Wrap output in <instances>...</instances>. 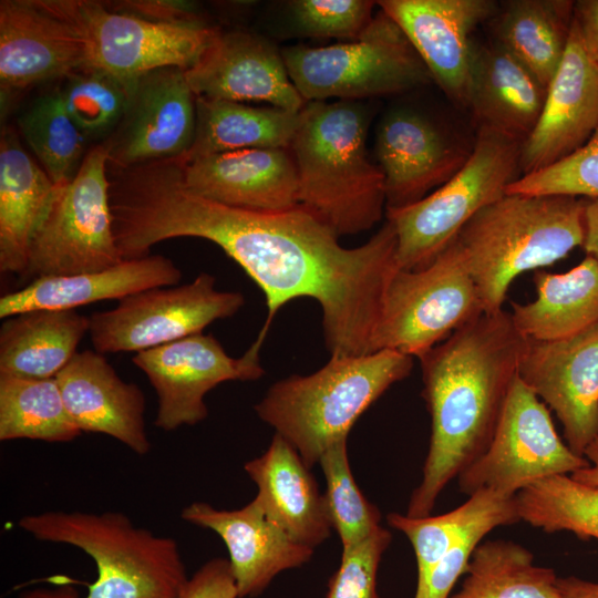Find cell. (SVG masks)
I'll return each mask as SVG.
<instances>
[{"mask_svg":"<svg viewBox=\"0 0 598 598\" xmlns=\"http://www.w3.org/2000/svg\"><path fill=\"white\" fill-rule=\"evenodd\" d=\"M55 378L0 375V440L65 443L81 435Z\"/></svg>","mask_w":598,"mask_h":598,"instance_id":"obj_35","label":"cell"},{"mask_svg":"<svg viewBox=\"0 0 598 598\" xmlns=\"http://www.w3.org/2000/svg\"><path fill=\"white\" fill-rule=\"evenodd\" d=\"M574 20L587 52L598 63V0L575 2Z\"/></svg>","mask_w":598,"mask_h":598,"instance_id":"obj_46","label":"cell"},{"mask_svg":"<svg viewBox=\"0 0 598 598\" xmlns=\"http://www.w3.org/2000/svg\"><path fill=\"white\" fill-rule=\"evenodd\" d=\"M18 123L51 181L56 186L71 181L83 159L85 136L66 112L59 89L39 96Z\"/></svg>","mask_w":598,"mask_h":598,"instance_id":"obj_37","label":"cell"},{"mask_svg":"<svg viewBox=\"0 0 598 598\" xmlns=\"http://www.w3.org/2000/svg\"><path fill=\"white\" fill-rule=\"evenodd\" d=\"M300 112L196 96V131L183 162L251 148H289Z\"/></svg>","mask_w":598,"mask_h":598,"instance_id":"obj_31","label":"cell"},{"mask_svg":"<svg viewBox=\"0 0 598 598\" xmlns=\"http://www.w3.org/2000/svg\"><path fill=\"white\" fill-rule=\"evenodd\" d=\"M375 3L368 0H292L287 6L299 34L351 41L371 23Z\"/></svg>","mask_w":598,"mask_h":598,"instance_id":"obj_41","label":"cell"},{"mask_svg":"<svg viewBox=\"0 0 598 598\" xmlns=\"http://www.w3.org/2000/svg\"><path fill=\"white\" fill-rule=\"evenodd\" d=\"M589 466L558 435L548 406L517 377L488 448L457 476V485L468 496L488 489L515 497L537 481Z\"/></svg>","mask_w":598,"mask_h":598,"instance_id":"obj_12","label":"cell"},{"mask_svg":"<svg viewBox=\"0 0 598 598\" xmlns=\"http://www.w3.org/2000/svg\"><path fill=\"white\" fill-rule=\"evenodd\" d=\"M391 539V533L380 526L362 542L342 549L340 566L329 580L327 598H380L377 574Z\"/></svg>","mask_w":598,"mask_h":598,"instance_id":"obj_42","label":"cell"},{"mask_svg":"<svg viewBox=\"0 0 598 598\" xmlns=\"http://www.w3.org/2000/svg\"><path fill=\"white\" fill-rule=\"evenodd\" d=\"M90 318L71 310H31L4 320L0 328V375L49 379L78 353Z\"/></svg>","mask_w":598,"mask_h":598,"instance_id":"obj_29","label":"cell"},{"mask_svg":"<svg viewBox=\"0 0 598 598\" xmlns=\"http://www.w3.org/2000/svg\"><path fill=\"white\" fill-rule=\"evenodd\" d=\"M182 276L172 259L147 255L99 271L40 277L0 298V318L31 310H71L96 301L121 300L151 288L176 286Z\"/></svg>","mask_w":598,"mask_h":598,"instance_id":"obj_25","label":"cell"},{"mask_svg":"<svg viewBox=\"0 0 598 598\" xmlns=\"http://www.w3.org/2000/svg\"><path fill=\"white\" fill-rule=\"evenodd\" d=\"M403 31L432 81L456 104L468 105L475 28L493 18L492 0H381L377 2Z\"/></svg>","mask_w":598,"mask_h":598,"instance_id":"obj_16","label":"cell"},{"mask_svg":"<svg viewBox=\"0 0 598 598\" xmlns=\"http://www.w3.org/2000/svg\"><path fill=\"white\" fill-rule=\"evenodd\" d=\"M179 161L185 185L213 202L258 212L299 205L297 169L289 148H251Z\"/></svg>","mask_w":598,"mask_h":598,"instance_id":"obj_23","label":"cell"},{"mask_svg":"<svg viewBox=\"0 0 598 598\" xmlns=\"http://www.w3.org/2000/svg\"><path fill=\"white\" fill-rule=\"evenodd\" d=\"M413 358L394 350L331 357L318 371L274 383L255 405L312 467L391 385L411 373Z\"/></svg>","mask_w":598,"mask_h":598,"instance_id":"obj_6","label":"cell"},{"mask_svg":"<svg viewBox=\"0 0 598 598\" xmlns=\"http://www.w3.org/2000/svg\"><path fill=\"white\" fill-rule=\"evenodd\" d=\"M136 82L128 83L103 71L82 69L68 75L59 92L66 112L86 138L103 135L123 121Z\"/></svg>","mask_w":598,"mask_h":598,"instance_id":"obj_38","label":"cell"},{"mask_svg":"<svg viewBox=\"0 0 598 598\" xmlns=\"http://www.w3.org/2000/svg\"><path fill=\"white\" fill-rule=\"evenodd\" d=\"M181 517L224 540L239 598L260 595L278 574L302 566L313 554L271 520L255 498L233 511L195 502L183 508Z\"/></svg>","mask_w":598,"mask_h":598,"instance_id":"obj_22","label":"cell"},{"mask_svg":"<svg viewBox=\"0 0 598 598\" xmlns=\"http://www.w3.org/2000/svg\"><path fill=\"white\" fill-rule=\"evenodd\" d=\"M584 456L589 461L590 466L579 470L570 476L584 484L598 485V437L588 445Z\"/></svg>","mask_w":598,"mask_h":598,"instance_id":"obj_49","label":"cell"},{"mask_svg":"<svg viewBox=\"0 0 598 598\" xmlns=\"http://www.w3.org/2000/svg\"><path fill=\"white\" fill-rule=\"evenodd\" d=\"M584 198L506 194L474 215L453 238L485 313L503 310L520 274L565 258L584 238Z\"/></svg>","mask_w":598,"mask_h":598,"instance_id":"obj_5","label":"cell"},{"mask_svg":"<svg viewBox=\"0 0 598 598\" xmlns=\"http://www.w3.org/2000/svg\"><path fill=\"white\" fill-rule=\"evenodd\" d=\"M196 131V95L185 70L165 68L141 76L118 135L110 142L109 164L127 168L182 158Z\"/></svg>","mask_w":598,"mask_h":598,"instance_id":"obj_18","label":"cell"},{"mask_svg":"<svg viewBox=\"0 0 598 598\" xmlns=\"http://www.w3.org/2000/svg\"><path fill=\"white\" fill-rule=\"evenodd\" d=\"M485 315L476 285L452 239L424 268L398 269L386 288L372 352L417 359Z\"/></svg>","mask_w":598,"mask_h":598,"instance_id":"obj_10","label":"cell"},{"mask_svg":"<svg viewBox=\"0 0 598 598\" xmlns=\"http://www.w3.org/2000/svg\"><path fill=\"white\" fill-rule=\"evenodd\" d=\"M45 171L3 131L0 140V270L21 279L30 245L56 192Z\"/></svg>","mask_w":598,"mask_h":598,"instance_id":"obj_28","label":"cell"},{"mask_svg":"<svg viewBox=\"0 0 598 598\" xmlns=\"http://www.w3.org/2000/svg\"><path fill=\"white\" fill-rule=\"evenodd\" d=\"M176 598H239L229 560H208L187 579Z\"/></svg>","mask_w":598,"mask_h":598,"instance_id":"obj_44","label":"cell"},{"mask_svg":"<svg viewBox=\"0 0 598 598\" xmlns=\"http://www.w3.org/2000/svg\"><path fill=\"white\" fill-rule=\"evenodd\" d=\"M519 379L557 415L569 448L598 437V323L548 341L527 339Z\"/></svg>","mask_w":598,"mask_h":598,"instance_id":"obj_15","label":"cell"},{"mask_svg":"<svg viewBox=\"0 0 598 598\" xmlns=\"http://www.w3.org/2000/svg\"><path fill=\"white\" fill-rule=\"evenodd\" d=\"M359 102H307L289 146L299 206L338 237L370 229L386 207L383 173L367 154L369 110Z\"/></svg>","mask_w":598,"mask_h":598,"instance_id":"obj_3","label":"cell"},{"mask_svg":"<svg viewBox=\"0 0 598 598\" xmlns=\"http://www.w3.org/2000/svg\"><path fill=\"white\" fill-rule=\"evenodd\" d=\"M464 576L450 598H560L555 570L536 565L533 553L513 540L480 543Z\"/></svg>","mask_w":598,"mask_h":598,"instance_id":"obj_34","label":"cell"},{"mask_svg":"<svg viewBox=\"0 0 598 598\" xmlns=\"http://www.w3.org/2000/svg\"><path fill=\"white\" fill-rule=\"evenodd\" d=\"M132 361L157 394L154 424L164 431L205 420L204 398L218 384L257 380L264 374L259 353L248 349L240 358H231L213 334L203 332L140 351Z\"/></svg>","mask_w":598,"mask_h":598,"instance_id":"obj_14","label":"cell"},{"mask_svg":"<svg viewBox=\"0 0 598 598\" xmlns=\"http://www.w3.org/2000/svg\"><path fill=\"white\" fill-rule=\"evenodd\" d=\"M598 126V63L573 20L565 54L547 87L540 116L522 143V175L543 169L580 148Z\"/></svg>","mask_w":598,"mask_h":598,"instance_id":"obj_20","label":"cell"},{"mask_svg":"<svg viewBox=\"0 0 598 598\" xmlns=\"http://www.w3.org/2000/svg\"><path fill=\"white\" fill-rule=\"evenodd\" d=\"M245 303L237 291L215 289V278L200 272L192 282L155 287L121 300L90 318V339L99 353L140 352L193 334L233 317Z\"/></svg>","mask_w":598,"mask_h":598,"instance_id":"obj_13","label":"cell"},{"mask_svg":"<svg viewBox=\"0 0 598 598\" xmlns=\"http://www.w3.org/2000/svg\"><path fill=\"white\" fill-rule=\"evenodd\" d=\"M560 598H598V582L576 576L558 577Z\"/></svg>","mask_w":598,"mask_h":598,"instance_id":"obj_48","label":"cell"},{"mask_svg":"<svg viewBox=\"0 0 598 598\" xmlns=\"http://www.w3.org/2000/svg\"><path fill=\"white\" fill-rule=\"evenodd\" d=\"M19 526L40 542L70 545L95 563L83 598H176L188 577L176 540L137 527L121 512L49 511ZM20 598H81L72 587L37 588Z\"/></svg>","mask_w":598,"mask_h":598,"instance_id":"obj_4","label":"cell"},{"mask_svg":"<svg viewBox=\"0 0 598 598\" xmlns=\"http://www.w3.org/2000/svg\"><path fill=\"white\" fill-rule=\"evenodd\" d=\"M185 75L196 96L267 102L292 112H300L307 103L292 84L281 52L247 31L218 30Z\"/></svg>","mask_w":598,"mask_h":598,"instance_id":"obj_19","label":"cell"},{"mask_svg":"<svg viewBox=\"0 0 598 598\" xmlns=\"http://www.w3.org/2000/svg\"><path fill=\"white\" fill-rule=\"evenodd\" d=\"M86 64L85 43L78 27L55 0L0 2L1 90H23L66 78Z\"/></svg>","mask_w":598,"mask_h":598,"instance_id":"obj_17","label":"cell"},{"mask_svg":"<svg viewBox=\"0 0 598 598\" xmlns=\"http://www.w3.org/2000/svg\"><path fill=\"white\" fill-rule=\"evenodd\" d=\"M522 143L480 128L465 164L423 199L385 209L396 234L401 270L427 266L481 209L518 178Z\"/></svg>","mask_w":598,"mask_h":598,"instance_id":"obj_8","label":"cell"},{"mask_svg":"<svg viewBox=\"0 0 598 598\" xmlns=\"http://www.w3.org/2000/svg\"><path fill=\"white\" fill-rule=\"evenodd\" d=\"M520 520L545 533L570 532L581 540L598 539V485L555 475L516 494Z\"/></svg>","mask_w":598,"mask_h":598,"instance_id":"obj_36","label":"cell"},{"mask_svg":"<svg viewBox=\"0 0 598 598\" xmlns=\"http://www.w3.org/2000/svg\"><path fill=\"white\" fill-rule=\"evenodd\" d=\"M487 534L485 530L471 534L436 563L425 578L416 582L414 598H450L455 584L465 574L474 549Z\"/></svg>","mask_w":598,"mask_h":598,"instance_id":"obj_43","label":"cell"},{"mask_svg":"<svg viewBox=\"0 0 598 598\" xmlns=\"http://www.w3.org/2000/svg\"><path fill=\"white\" fill-rule=\"evenodd\" d=\"M110 142L92 147L75 175L56 187L30 245L22 280L99 271L123 261L107 175Z\"/></svg>","mask_w":598,"mask_h":598,"instance_id":"obj_9","label":"cell"},{"mask_svg":"<svg viewBox=\"0 0 598 598\" xmlns=\"http://www.w3.org/2000/svg\"><path fill=\"white\" fill-rule=\"evenodd\" d=\"M536 298L512 302V319L527 339L548 341L575 334L598 323V260L586 257L563 274L536 270Z\"/></svg>","mask_w":598,"mask_h":598,"instance_id":"obj_30","label":"cell"},{"mask_svg":"<svg viewBox=\"0 0 598 598\" xmlns=\"http://www.w3.org/2000/svg\"><path fill=\"white\" fill-rule=\"evenodd\" d=\"M374 150L384 176L385 209L423 199L454 176L471 152L453 143L430 118L408 109L382 117Z\"/></svg>","mask_w":598,"mask_h":598,"instance_id":"obj_21","label":"cell"},{"mask_svg":"<svg viewBox=\"0 0 598 598\" xmlns=\"http://www.w3.org/2000/svg\"><path fill=\"white\" fill-rule=\"evenodd\" d=\"M547 87L495 41L473 44L468 105L478 130L523 143L534 130Z\"/></svg>","mask_w":598,"mask_h":598,"instance_id":"obj_27","label":"cell"},{"mask_svg":"<svg viewBox=\"0 0 598 598\" xmlns=\"http://www.w3.org/2000/svg\"><path fill=\"white\" fill-rule=\"evenodd\" d=\"M584 238L586 255L598 260V198H584Z\"/></svg>","mask_w":598,"mask_h":598,"instance_id":"obj_47","label":"cell"},{"mask_svg":"<svg viewBox=\"0 0 598 598\" xmlns=\"http://www.w3.org/2000/svg\"><path fill=\"white\" fill-rule=\"evenodd\" d=\"M506 194L598 198V126L580 148L550 166L522 175Z\"/></svg>","mask_w":598,"mask_h":598,"instance_id":"obj_40","label":"cell"},{"mask_svg":"<svg viewBox=\"0 0 598 598\" xmlns=\"http://www.w3.org/2000/svg\"><path fill=\"white\" fill-rule=\"evenodd\" d=\"M289 78L306 102L403 93L429 84L431 74L400 27L382 10L351 41L281 51Z\"/></svg>","mask_w":598,"mask_h":598,"instance_id":"obj_7","label":"cell"},{"mask_svg":"<svg viewBox=\"0 0 598 598\" xmlns=\"http://www.w3.org/2000/svg\"><path fill=\"white\" fill-rule=\"evenodd\" d=\"M319 464L327 482L324 497L332 528L340 537L342 549H346L362 542L381 526V513L364 497L354 481L348 460L347 439L326 448Z\"/></svg>","mask_w":598,"mask_h":598,"instance_id":"obj_39","label":"cell"},{"mask_svg":"<svg viewBox=\"0 0 598 598\" xmlns=\"http://www.w3.org/2000/svg\"><path fill=\"white\" fill-rule=\"evenodd\" d=\"M55 380L81 432L112 436L138 455L150 452L144 393L123 381L102 353L78 352Z\"/></svg>","mask_w":598,"mask_h":598,"instance_id":"obj_24","label":"cell"},{"mask_svg":"<svg viewBox=\"0 0 598 598\" xmlns=\"http://www.w3.org/2000/svg\"><path fill=\"white\" fill-rule=\"evenodd\" d=\"M56 3L84 40V69L103 71L128 83L159 69H189L218 32L204 20L152 21L113 10L104 1Z\"/></svg>","mask_w":598,"mask_h":598,"instance_id":"obj_11","label":"cell"},{"mask_svg":"<svg viewBox=\"0 0 598 598\" xmlns=\"http://www.w3.org/2000/svg\"><path fill=\"white\" fill-rule=\"evenodd\" d=\"M526 344L503 309L483 315L419 358L431 437L406 516L431 515L445 486L486 452Z\"/></svg>","mask_w":598,"mask_h":598,"instance_id":"obj_2","label":"cell"},{"mask_svg":"<svg viewBox=\"0 0 598 598\" xmlns=\"http://www.w3.org/2000/svg\"><path fill=\"white\" fill-rule=\"evenodd\" d=\"M388 524L410 540L416 559L417 580L466 537L520 522L516 496L505 497L482 489L455 509L437 516L412 518L399 513L386 516Z\"/></svg>","mask_w":598,"mask_h":598,"instance_id":"obj_32","label":"cell"},{"mask_svg":"<svg viewBox=\"0 0 598 598\" xmlns=\"http://www.w3.org/2000/svg\"><path fill=\"white\" fill-rule=\"evenodd\" d=\"M574 1L511 0L497 13L496 42L545 86L554 78L568 43Z\"/></svg>","mask_w":598,"mask_h":598,"instance_id":"obj_33","label":"cell"},{"mask_svg":"<svg viewBox=\"0 0 598 598\" xmlns=\"http://www.w3.org/2000/svg\"><path fill=\"white\" fill-rule=\"evenodd\" d=\"M118 243L131 258L159 241L197 237L219 246L259 286L268 308L255 342L260 351L285 303L317 300L331 357L372 353V340L389 282L399 269L398 238L386 223L365 244L344 248L312 214L296 206L258 212L223 205L192 192L182 163L164 159L135 167L115 208Z\"/></svg>","mask_w":598,"mask_h":598,"instance_id":"obj_1","label":"cell"},{"mask_svg":"<svg viewBox=\"0 0 598 598\" xmlns=\"http://www.w3.org/2000/svg\"><path fill=\"white\" fill-rule=\"evenodd\" d=\"M244 468L258 487L255 499L293 540L315 548L330 536L326 497L310 467L281 435L276 433L266 452Z\"/></svg>","mask_w":598,"mask_h":598,"instance_id":"obj_26","label":"cell"},{"mask_svg":"<svg viewBox=\"0 0 598 598\" xmlns=\"http://www.w3.org/2000/svg\"><path fill=\"white\" fill-rule=\"evenodd\" d=\"M106 6L116 11L158 22L176 23L203 20L197 11V6L189 1L125 0L110 2Z\"/></svg>","mask_w":598,"mask_h":598,"instance_id":"obj_45","label":"cell"}]
</instances>
